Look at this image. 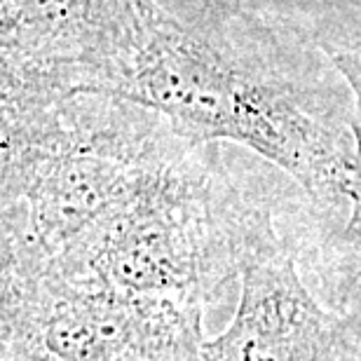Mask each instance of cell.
<instances>
[{
	"label": "cell",
	"instance_id": "obj_1",
	"mask_svg": "<svg viewBox=\"0 0 361 361\" xmlns=\"http://www.w3.org/2000/svg\"><path fill=\"white\" fill-rule=\"evenodd\" d=\"M157 115L188 146L230 141L291 176L319 204L345 202L352 136L317 118L281 82L256 75L153 0H134L118 42L61 80Z\"/></svg>",
	"mask_w": 361,
	"mask_h": 361
},
{
	"label": "cell",
	"instance_id": "obj_2",
	"mask_svg": "<svg viewBox=\"0 0 361 361\" xmlns=\"http://www.w3.org/2000/svg\"><path fill=\"white\" fill-rule=\"evenodd\" d=\"M178 148L155 162L92 226L47 258L78 284L134 298L171 302L204 314L235 270L233 214L237 192Z\"/></svg>",
	"mask_w": 361,
	"mask_h": 361
},
{
	"label": "cell",
	"instance_id": "obj_3",
	"mask_svg": "<svg viewBox=\"0 0 361 361\" xmlns=\"http://www.w3.org/2000/svg\"><path fill=\"white\" fill-rule=\"evenodd\" d=\"M180 143L167 122L134 104L68 97L24 197L45 256L59 254Z\"/></svg>",
	"mask_w": 361,
	"mask_h": 361
},
{
	"label": "cell",
	"instance_id": "obj_4",
	"mask_svg": "<svg viewBox=\"0 0 361 361\" xmlns=\"http://www.w3.org/2000/svg\"><path fill=\"white\" fill-rule=\"evenodd\" d=\"M233 237L240 300L202 361H361V312L314 298L270 212L237 195Z\"/></svg>",
	"mask_w": 361,
	"mask_h": 361
},
{
	"label": "cell",
	"instance_id": "obj_5",
	"mask_svg": "<svg viewBox=\"0 0 361 361\" xmlns=\"http://www.w3.org/2000/svg\"><path fill=\"white\" fill-rule=\"evenodd\" d=\"M202 314L78 284L42 265L0 361H202Z\"/></svg>",
	"mask_w": 361,
	"mask_h": 361
},
{
	"label": "cell",
	"instance_id": "obj_6",
	"mask_svg": "<svg viewBox=\"0 0 361 361\" xmlns=\"http://www.w3.org/2000/svg\"><path fill=\"white\" fill-rule=\"evenodd\" d=\"M134 0H21L3 42L59 82L97 63L125 31Z\"/></svg>",
	"mask_w": 361,
	"mask_h": 361
},
{
	"label": "cell",
	"instance_id": "obj_7",
	"mask_svg": "<svg viewBox=\"0 0 361 361\" xmlns=\"http://www.w3.org/2000/svg\"><path fill=\"white\" fill-rule=\"evenodd\" d=\"M68 94L0 45V209L24 202Z\"/></svg>",
	"mask_w": 361,
	"mask_h": 361
},
{
	"label": "cell",
	"instance_id": "obj_8",
	"mask_svg": "<svg viewBox=\"0 0 361 361\" xmlns=\"http://www.w3.org/2000/svg\"><path fill=\"white\" fill-rule=\"evenodd\" d=\"M47 263L31 228L26 202L0 209V350L10 336L26 291Z\"/></svg>",
	"mask_w": 361,
	"mask_h": 361
},
{
	"label": "cell",
	"instance_id": "obj_9",
	"mask_svg": "<svg viewBox=\"0 0 361 361\" xmlns=\"http://www.w3.org/2000/svg\"><path fill=\"white\" fill-rule=\"evenodd\" d=\"M331 59L348 80L355 99L352 111L350 136L352 153L348 164V183H345V202L350 212L348 221L338 237V258H341V277L348 274L343 286H355L361 279V52H348V49H331Z\"/></svg>",
	"mask_w": 361,
	"mask_h": 361
},
{
	"label": "cell",
	"instance_id": "obj_10",
	"mask_svg": "<svg viewBox=\"0 0 361 361\" xmlns=\"http://www.w3.org/2000/svg\"><path fill=\"white\" fill-rule=\"evenodd\" d=\"M21 0H0V45L7 40V35L12 33V26L17 21Z\"/></svg>",
	"mask_w": 361,
	"mask_h": 361
}]
</instances>
